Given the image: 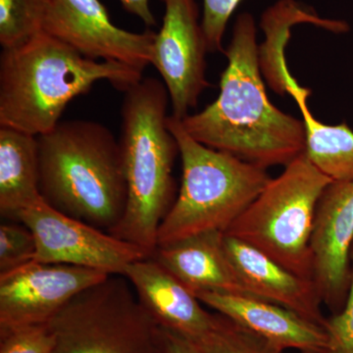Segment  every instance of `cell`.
<instances>
[{"label":"cell","instance_id":"22","mask_svg":"<svg viewBox=\"0 0 353 353\" xmlns=\"http://www.w3.org/2000/svg\"><path fill=\"white\" fill-rule=\"evenodd\" d=\"M37 241L31 230L20 224L0 226V274L7 273L34 261Z\"/></svg>","mask_w":353,"mask_h":353},{"label":"cell","instance_id":"27","mask_svg":"<svg viewBox=\"0 0 353 353\" xmlns=\"http://www.w3.org/2000/svg\"><path fill=\"white\" fill-rule=\"evenodd\" d=\"M128 12L137 16L148 27L157 26V19L150 9V0H120Z\"/></svg>","mask_w":353,"mask_h":353},{"label":"cell","instance_id":"24","mask_svg":"<svg viewBox=\"0 0 353 353\" xmlns=\"http://www.w3.org/2000/svg\"><path fill=\"white\" fill-rule=\"evenodd\" d=\"M352 278L345 305L339 313L326 318L324 329L327 347L324 353H353V245L350 252Z\"/></svg>","mask_w":353,"mask_h":353},{"label":"cell","instance_id":"12","mask_svg":"<svg viewBox=\"0 0 353 353\" xmlns=\"http://www.w3.org/2000/svg\"><path fill=\"white\" fill-rule=\"evenodd\" d=\"M353 182H332L318 202L313 229V281L333 314L345 305L352 278Z\"/></svg>","mask_w":353,"mask_h":353},{"label":"cell","instance_id":"6","mask_svg":"<svg viewBox=\"0 0 353 353\" xmlns=\"http://www.w3.org/2000/svg\"><path fill=\"white\" fill-rule=\"evenodd\" d=\"M332 182L303 153L285 166L280 176L271 179L225 234L313 281L311 240L316 211L323 192Z\"/></svg>","mask_w":353,"mask_h":353},{"label":"cell","instance_id":"20","mask_svg":"<svg viewBox=\"0 0 353 353\" xmlns=\"http://www.w3.org/2000/svg\"><path fill=\"white\" fill-rule=\"evenodd\" d=\"M192 341L203 353L284 352L272 341L217 312L212 327Z\"/></svg>","mask_w":353,"mask_h":353},{"label":"cell","instance_id":"11","mask_svg":"<svg viewBox=\"0 0 353 353\" xmlns=\"http://www.w3.org/2000/svg\"><path fill=\"white\" fill-rule=\"evenodd\" d=\"M163 23L153 44L152 65L170 99L173 114L182 120L210 87L205 77L208 51L196 0H162Z\"/></svg>","mask_w":353,"mask_h":353},{"label":"cell","instance_id":"15","mask_svg":"<svg viewBox=\"0 0 353 353\" xmlns=\"http://www.w3.org/2000/svg\"><path fill=\"white\" fill-rule=\"evenodd\" d=\"M122 276L160 328L194 341L212 327L215 313L202 307L199 299L152 257L132 262Z\"/></svg>","mask_w":353,"mask_h":353},{"label":"cell","instance_id":"5","mask_svg":"<svg viewBox=\"0 0 353 353\" xmlns=\"http://www.w3.org/2000/svg\"><path fill=\"white\" fill-rule=\"evenodd\" d=\"M167 126L178 143L183 176L157 245L206 232L226 233L270 182L267 169L202 145L175 116H168Z\"/></svg>","mask_w":353,"mask_h":353},{"label":"cell","instance_id":"18","mask_svg":"<svg viewBox=\"0 0 353 353\" xmlns=\"http://www.w3.org/2000/svg\"><path fill=\"white\" fill-rule=\"evenodd\" d=\"M303 23L338 34L350 30V26L343 21L320 17L310 7L296 0H280L267 9L261 19L266 41L259 48L260 67L271 88L279 94H285V81L289 73L284 57V46L289 41L290 28Z\"/></svg>","mask_w":353,"mask_h":353},{"label":"cell","instance_id":"13","mask_svg":"<svg viewBox=\"0 0 353 353\" xmlns=\"http://www.w3.org/2000/svg\"><path fill=\"white\" fill-rule=\"evenodd\" d=\"M224 248L250 296L290 309L324 328L326 317L313 281L292 273L253 246L226 234Z\"/></svg>","mask_w":353,"mask_h":353},{"label":"cell","instance_id":"2","mask_svg":"<svg viewBox=\"0 0 353 353\" xmlns=\"http://www.w3.org/2000/svg\"><path fill=\"white\" fill-rule=\"evenodd\" d=\"M143 79V72L117 62L83 57L41 32L0 54V127L32 136L52 131L67 105L108 81L125 92Z\"/></svg>","mask_w":353,"mask_h":353},{"label":"cell","instance_id":"4","mask_svg":"<svg viewBox=\"0 0 353 353\" xmlns=\"http://www.w3.org/2000/svg\"><path fill=\"white\" fill-rule=\"evenodd\" d=\"M39 192L51 208L110 233L128 190L119 139L94 121L60 122L38 137Z\"/></svg>","mask_w":353,"mask_h":353},{"label":"cell","instance_id":"1","mask_svg":"<svg viewBox=\"0 0 353 353\" xmlns=\"http://www.w3.org/2000/svg\"><path fill=\"white\" fill-rule=\"evenodd\" d=\"M224 54L228 66L221 76L219 97L181 120L183 129L202 145L255 166H287L305 152V125L267 97L252 14L238 16Z\"/></svg>","mask_w":353,"mask_h":353},{"label":"cell","instance_id":"16","mask_svg":"<svg viewBox=\"0 0 353 353\" xmlns=\"http://www.w3.org/2000/svg\"><path fill=\"white\" fill-rule=\"evenodd\" d=\"M150 257L194 296L201 292H224L252 296L234 273L221 232H206L157 245Z\"/></svg>","mask_w":353,"mask_h":353},{"label":"cell","instance_id":"7","mask_svg":"<svg viewBox=\"0 0 353 353\" xmlns=\"http://www.w3.org/2000/svg\"><path fill=\"white\" fill-rule=\"evenodd\" d=\"M132 290L110 275L74 297L48 323L53 353H165L161 328Z\"/></svg>","mask_w":353,"mask_h":353},{"label":"cell","instance_id":"23","mask_svg":"<svg viewBox=\"0 0 353 353\" xmlns=\"http://www.w3.org/2000/svg\"><path fill=\"white\" fill-rule=\"evenodd\" d=\"M54 345L48 324L0 331V353H53Z\"/></svg>","mask_w":353,"mask_h":353},{"label":"cell","instance_id":"9","mask_svg":"<svg viewBox=\"0 0 353 353\" xmlns=\"http://www.w3.org/2000/svg\"><path fill=\"white\" fill-rule=\"evenodd\" d=\"M41 32L83 57L141 72L152 64L157 37L152 30L134 32L117 27L101 0H46Z\"/></svg>","mask_w":353,"mask_h":353},{"label":"cell","instance_id":"10","mask_svg":"<svg viewBox=\"0 0 353 353\" xmlns=\"http://www.w3.org/2000/svg\"><path fill=\"white\" fill-rule=\"evenodd\" d=\"M108 276L85 267L38 261L0 274V331L48 325L74 297Z\"/></svg>","mask_w":353,"mask_h":353},{"label":"cell","instance_id":"21","mask_svg":"<svg viewBox=\"0 0 353 353\" xmlns=\"http://www.w3.org/2000/svg\"><path fill=\"white\" fill-rule=\"evenodd\" d=\"M46 0H0V44L13 48L41 32Z\"/></svg>","mask_w":353,"mask_h":353},{"label":"cell","instance_id":"25","mask_svg":"<svg viewBox=\"0 0 353 353\" xmlns=\"http://www.w3.org/2000/svg\"><path fill=\"white\" fill-rule=\"evenodd\" d=\"M243 0H203L201 26L210 52L224 53L223 38L232 14Z\"/></svg>","mask_w":353,"mask_h":353},{"label":"cell","instance_id":"14","mask_svg":"<svg viewBox=\"0 0 353 353\" xmlns=\"http://www.w3.org/2000/svg\"><path fill=\"white\" fill-rule=\"evenodd\" d=\"M201 303L245 328L252 330L283 350L324 353L327 334L320 325L290 309L257 297L224 292H201Z\"/></svg>","mask_w":353,"mask_h":353},{"label":"cell","instance_id":"3","mask_svg":"<svg viewBox=\"0 0 353 353\" xmlns=\"http://www.w3.org/2000/svg\"><path fill=\"white\" fill-rule=\"evenodd\" d=\"M119 143L128 199L122 219L110 234L152 256L160 225L176 201L173 176L178 143L167 126L170 101L164 83L141 79L124 92Z\"/></svg>","mask_w":353,"mask_h":353},{"label":"cell","instance_id":"19","mask_svg":"<svg viewBox=\"0 0 353 353\" xmlns=\"http://www.w3.org/2000/svg\"><path fill=\"white\" fill-rule=\"evenodd\" d=\"M289 94L296 99L305 125V155L333 182H353V131L347 123L327 125L309 111L311 92L297 85Z\"/></svg>","mask_w":353,"mask_h":353},{"label":"cell","instance_id":"17","mask_svg":"<svg viewBox=\"0 0 353 353\" xmlns=\"http://www.w3.org/2000/svg\"><path fill=\"white\" fill-rule=\"evenodd\" d=\"M41 197L38 137L0 127V212L15 219Z\"/></svg>","mask_w":353,"mask_h":353},{"label":"cell","instance_id":"26","mask_svg":"<svg viewBox=\"0 0 353 353\" xmlns=\"http://www.w3.org/2000/svg\"><path fill=\"white\" fill-rule=\"evenodd\" d=\"M161 339L165 353H203L194 341L170 330L161 328Z\"/></svg>","mask_w":353,"mask_h":353},{"label":"cell","instance_id":"8","mask_svg":"<svg viewBox=\"0 0 353 353\" xmlns=\"http://www.w3.org/2000/svg\"><path fill=\"white\" fill-rule=\"evenodd\" d=\"M37 241L34 261L68 264L123 275L132 262L150 254L127 241L51 208L43 197L15 216Z\"/></svg>","mask_w":353,"mask_h":353}]
</instances>
